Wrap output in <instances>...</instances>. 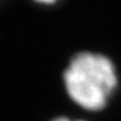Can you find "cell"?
<instances>
[{
	"instance_id": "6da1fadb",
	"label": "cell",
	"mask_w": 121,
	"mask_h": 121,
	"mask_svg": "<svg viewBox=\"0 0 121 121\" xmlns=\"http://www.w3.org/2000/svg\"><path fill=\"white\" fill-rule=\"evenodd\" d=\"M68 97L88 111L104 108L117 86L115 65L99 53L81 52L71 59L63 73Z\"/></svg>"
},
{
	"instance_id": "7a4b0ae2",
	"label": "cell",
	"mask_w": 121,
	"mask_h": 121,
	"mask_svg": "<svg viewBox=\"0 0 121 121\" xmlns=\"http://www.w3.org/2000/svg\"><path fill=\"white\" fill-rule=\"evenodd\" d=\"M53 121H81V120H71V119H67V117H57Z\"/></svg>"
},
{
	"instance_id": "3957f363",
	"label": "cell",
	"mask_w": 121,
	"mask_h": 121,
	"mask_svg": "<svg viewBox=\"0 0 121 121\" xmlns=\"http://www.w3.org/2000/svg\"><path fill=\"white\" fill-rule=\"evenodd\" d=\"M36 1H40V3H53V1H56V0H36Z\"/></svg>"
}]
</instances>
